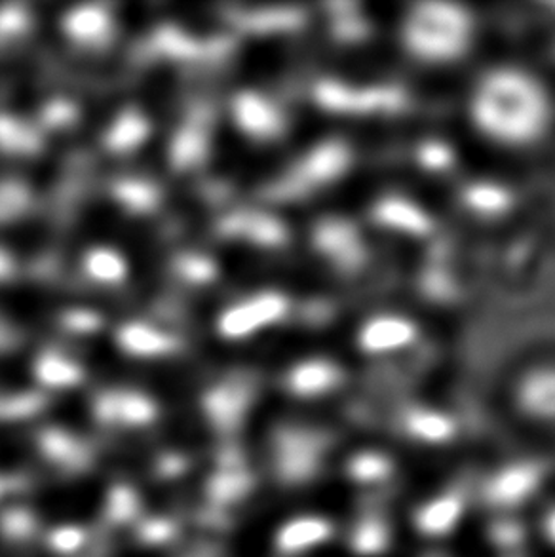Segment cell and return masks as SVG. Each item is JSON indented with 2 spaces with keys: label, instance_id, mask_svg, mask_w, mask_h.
<instances>
[{
  "label": "cell",
  "instance_id": "1",
  "mask_svg": "<svg viewBox=\"0 0 555 557\" xmlns=\"http://www.w3.org/2000/svg\"><path fill=\"white\" fill-rule=\"evenodd\" d=\"M466 113L489 144L526 149L548 134L554 107L541 78L523 67L501 65L472 84Z\"/></svg>",
  "mask_w": 555,
  "mask_h": 557
},
{
  "label": "cell",
  "instance_id": "2",
  "mask_svg": "<svg viewBox=\"0 0 555 557\" xmlns=\"http://www.w3.org/2000/svg\"><path fill=\"white\" fill-rule=\"evenodd\" d=\"M476 23L465 7L419 2L399 22V42L409 58L424 65H447L470 52Z\"/></svg>",
  "mask_w": 555,
  "mask_h": 557
},
{
  "label": "cell",
  "instance_id": "3",
  "mask_svg": "<svg viewBox=\"0 0 555 557\" xmlns=\"http://www.w3.org/2000/svg\"><path fill=\"white\" fill-rule=\"evenodd\" d=\"M293 305L289 295L278 289H263L246 295L240 301L221 310L215 322L219 337L225 341H244L289 317Z\"/></svg>",
  "mask_w": 555,
  "mask_h": 557
},
{
  "label": "cell",
  "instance_id": "4",
  "mask_svg": "<svg viewBox=\"0 0 555 557\" xmlns=\"http://www.w3.org/2000/svg\"><path fill=\"white\" fill-rule=\"evenodd\" d=\"M419 335V324L414 318L396 310H383L361 320L354 343L363 356L386 358L409 350Z\"/></svg>",
  "mask_w": 555,
  "mask_h": 557
},
{
  "label": "cell",
  "instance_id": "5",
  "mask_svg": "<svg viewBox=\"0 0 555 557\" xmlns=\"http://www.w3.org/2000/svg\"><path fill=\"white\" fill-rule=\"evenodd\" d=\"M234 126L257 145L280 141L287 132V116L274 99L259 90H240L231 101Z\"/></svg>",
  "mask_w": 555,
  "mask_h": 557
},
{
  "label": "cell",
  "instance_id": "6",
  "mask_svg": "<svg viewBox=\"0 0 555 557\" xmlns=\"http://www.w3.org/2000/svg\"><path fill=\"white\" fill-rule=\"evenodd\" d=\"M219 238L240 242L251 248L274 249L289 240V228L274 213L263 210L229 211L215 225Z\"/></svg>",
  "mask_w": 555,
  "mask_h": 557
},
{
  "label": "cell",
  "instance_id": "7",
  "mask_svg": "<svg viewBox=\"0 0 555 557\" xmlns=\"http://www.w3.org/2000/svg\"><path fill=\"white\" fill-rule=\"evenodd\" d=\"M211 144L210 113L206 107H196L180 122L168 144V162L173 172L190 174L202 168L210 160Z\"/></svg>",
  "mask_w": 555,
  "mask_h": 557
},
{
  "label": "cell",
  "instance_id": "8",
  "mask_svg": "<svg viewBox=\"0 0 555 557\" xmlns=\"http://www.w3.org/2000/svg\"><path fill=\"white\" fill-rule=\"evenodd\" d=\"M61 30L71 45L86 52H103L119 35V22L111 4H81L61 17Z\"/></svg>",
  "mask_w": 555,
  "mask_h": 557
},
{
  "label": "cell",
  "instance_id": "9",
  "mask_svg": "<svg viewBox=\"0 0 555 557\" xmlns=\"http://www.w3.org/2000/svg\"><path fill=\"white\" fill-rule=\"evenodd\" d=\"M511 399L519 413L536 422H555V360L534 362L511 383Z\"/></svg>",
  "mask_w": 555,
  "mask_h": 557
},
{
  "label": "cell",
  "instance_id": "10",
  "mask_svg": "<svg viewBox=\"0 0 555 557\" xmlns=\"http://www.w3.org/2000/svg\"><path fill=\"white\" fill-rule=\"evenodd\" d=\"M312 248L337 271H354L363 263L366 242L358 226L341 218L322 219L312 228Z\"/></svg>",
  "mask_w": 555,
  "mask_h": 557
},
{
  "label": "cell",
  "instance_id": "11",
  "mask_svg": "<svg viewBox=\"0 0 555 557\" xmlns=\"http://www.w3.org/2000/svg\"><path fill=\"white\" fill-rule=\"evenodd\" d=\"M94 413L106 424L141 429L157 421L160 409L155 398H150L145 392L134 388H109L94 399Z\"/></svg>",
  "mask_w": 555,
  "mask_h": 557
},
{
  "label": "cell",
  "instance_id": "12",
  "mask_svg": "<svg viewBox=\"0 0 555 557\" xmlns=\"http://www.w3.org/2000/svg\"><path fill=\"white\" fill-rule=\"evenodd\" d=\"M114 343L124 355L139 360H160L180 355L185 343L177 333L145 320H134L122 324L114 333Z\"/></svg>",
  "mask_w": 555,
  "mask_h": 557
},
{
  "label": "cell",
  "instance_id": "13",
  "mask_svg": "<svg viewBox=\"0 0 555 557\" xmlns=\"http://www.w3.org/2000/svg\"><path fill=\"white\" fill-rule=\"evenodd\" d=\"M345 383V370L328 356H310L293 363L284 376L285 391L293 398L316 399L337 391Z\"/></svg>",
  "mask_w": 555,
  "mask_h": 557
},
{
  "label": "cell",
  "instance_id": "14",
  "mask_svg": "<svg viewBox=\"0 0 555 557\" xmlns=\"http://www.w3.org/2000/svg\"><path fill=\"white\" fill-rule=\"evenodd\" d=\"M143 60L196 63L203 60V40L173 23H162L150 30L141 46Z\"/></svg>",
  "mask_w": 555,
  "mask_h": 557
},
{
  "label": "cell",
  "instance_id": "15",
  "mask_svg": "<svg viewBox=\"0 0 555 557\" xmlns=\"http://www.w3.org/2000/svg\"><path fill=\"white\" fill-rule=\"evenodd\" d=\"M225 14L234 29L257 37L297 29L305 20L300 10L285 7H234L226 8Z\"/></svg>",
  "mask_w": 555,
  "mask_h": 557
},
{
  "label": "cell",
  "instance_id": "16",
  "mask_svg": "<svg viewBox=\"0 0 555 557\" xmlns=\"http://www.w3.org/2000/svg\"><path fill=\"white\" fill-rule=\"evenodd\" d=\"M107 195L119 210L145 218L160 210L164 202V190L155 180L139 174L119 175L109 183Z\"/></svg>",
  "mask_w": 555,
  "mask_h": 557
},
{
  "label": "cell",
  "instance_id": "17",
  "mask_svg": "<svg viewBox=\"0 0 555 557\" xmlns=\"http://www.w3.org/2000/svg\"><path fill=\"white\" fill-rule=\"evenodd\" d=\"M541 485V472L531 465L516 462L498 470L485 487V495L491 505L511 508L523 505Z\"/></svg>",
  "mask_w": 555,
  "mask_h": 557
},
{
  "label": "cell",
  "instance_id": "18",
  "mask_svg": "<svg viewBox=\"0 0 555 557\" xmlns=\"http://www.w3.org/2000/svg\"><path fill=\"white\" fill-rule=\"evenodd\" d=\"M465 510V500L457 493L435 495L415 510L414 528L427 539H443L460 525Z\"/></svg>",
  "mask_w": 555,
  "mask_h": 557
},
{
  "label": "cell",
  "instance_id": "19",
  "mask_svg": "<svg viewBox=\"0 0 555 557\" xmlns=\"http://www.w3.org/2000/svg\"><path fill=\"white\" fill-rule=\"evenodd\" d=\"M254 394V381L246 376H229L211 384L203 392V409L211 421L218 424H231L236 421L248 407Z\"/></svg>",
  "mask_w": 555,
  "mask_h": 557
},
{
  "label": "cell",
  "instance_id": "20",
  "mask_svg": "<svg viewBox=\"0 0 555 557\" xmlns=\"http://www.w3.org/2000/svg\"><path fill=\"white\" fill-rule=\"evenodd\" d=\"M152 134V121L139 107H126L109 122L103 132V147L111 154H130L141 149Z\"/></svg>",
  "mask_w": 555,
  "mask_h": 557
},
{
  "label": "cell",
  "instance_id": "21",
  "mask_svg": "<svg viewBox=\"0 0 555 557\" xmlns=\"http://www.w3.org/2000/svg\"><path fill=\"white\" fill-rule=\"evenodd\" d=\"M333 523L323 516H299L285 521L284 525L278 529L274 543L278 552L285 556H297L328 543L333 536Z\"/></svg>",
  "mask_w": 555,
  "mask_h": 557
},
{
  "label": "cell",
  "instance_id": "22",
  "mask_svg": "<svg viewBox=\"0 0 555 557\" xmlns=\"http://www.w3.org/2000/svg\"><path fill=\"white\" fill-rule=\"evenodd\" d=\"M33 376L38 384L53 391H67L84 383L86 370L75 356L60 348H42L33 360Z\"/></svg>",
  "mask_w": 555,
  "mask_h": 557
},
{
  "label": "cell",
  "instance_id": "23",
  "mask_svg": "<svg viewBox=\"0 0 555 557\" xmlns=\"http://www.w3.org/2000/svg\"><path fill=\"white\" fill-rule=\"evenodd\" d=\"M45 149V132L23 116L0 111V154L33 159Z\"/></svg>",
  "mask_w": 555,
  "mask_h": 557
},
{
  "label": "cell",
  "instance_id": "24",
  "mask_svg": "<svg viewBox=\"0 0 555 557\" xmlns=\"http://www.w3.org/2000/svg\"><path fill=\"white\" fill-rule=\"evenodd\" d=\"M407 436L414 442L422 445H445L457 434V424L451 414L442 409L432 407H417L407 413L406 421Z\"/></svg>",
  "mask_w": 555,
  "mask_h": 557
},
{
  "label": "cell",
  "instance_id": "25",
  "mask_svg": "<svg viewBox=\"0 0 555 557\" xmlns=\"http://www.w3.org/2000/svg\"><path fill=\"white\" fill-rule=\"evenodd\" d=\"M81 264L84 276L98 286H122L130 276L128 259L111 246H94L86 249Z\"/></svg>",
  "mask_w": 555,
  "mask_h": 557
},
{
  "label": "cell",
  "instance_id": "26",
  "mask_svg": "<svg viewBox=\"0 0 555 557\" xmlns=\"http://www.w3.org/2000/svg\"><path fill=\"white\" fill-rule=\"evenodd\" d=\"M37 208V195L29 183L14 175L0 177V226L17 225Z\"/></svg>",
  "mask_w": 555,
  "mask_h": 557
},
{
  "label": "cell",
  "instance_id": "27",
  "mask_svg": "<svg viewBox=\"0 0 555 557\" xmlns=\"http://www.w3.org/2000/svg\"><path fill=\"white\" fill-rule=\"evenodd\" d=\"M396 474V462L381 449H361L346 462V475L361 487H375Z\"/></svg>",
  "mask_w": 555,
  "mask_h": 557
},
{
  "label": "cell",
  "instance_id": "28",
  "mask_svg": "<svg viewBox=\"0 0 555 557\" xmlns=\"http://www.w3.org/2000/svg\"><path fill=\"white\" fill-rule=\"evenodd\" d=\"M170 274L183 286H210L221 276L213 257L202 251H181L170 261Z\"/></svg>",
  "mask_w": 555,
  "mask_h": 557
},
{
  "label": "cell",
  "instance_id": "29",
  "mask_svg": "<svg viewBox=\"0 0 555 557\" xmlns=\"http://www.w3.org/2000/svg\"><path fill=\"white\" fill-rule=\"evenodd\" d=\"M392 531L381 518H366L354 528L350 550L360 557H379L388 552Z\"/></svg>",
  "mask_w": 555,
  "mask_h": 557
},
{
  "label": "cell",
  "instance_id": "30",
  "mask_svg": "<svg viewBox=\"0 0 555 557\" xmlns=\"http://www.w3.org/2000/svg\"><path fill=\"white\" fill-rule=\"evenodd\" d=\"M35 29V15L25 4H2L0 7V48L15 45L29 37Z\"/></svg>",
  "mask_w": 555,
  "mask_h": 557
},
{
  "label": "cell",
  "instance_id": "31",
  "mask_svg": "<svg viewBox=\"0 0 555 557\" xmlns=\"http://www.w3.org/2000/svg\"><path fill=\"white\" fill-rule=\"evenodd\" d=\"M81 116H83V111L75 101L53 98L40 107L37 126L40 129H48V132H65V129L76 126L81 122Z\"/></svg>",
  "mask_w": 555,
  "mask_h": 557
},
{
  "label": "cell",
  "instance_id": "32",
  "mask_svg": "<svg viewBox=\"0 0 555 557\" xmlns=\"http://www.w3.org/2000/svg\"><path fill=\"white\" fill-rule=\"evenodd\" d=\"M379 218L383 219L384 223L396 226L398 231H424L428 226V219L422 211L415 210L411 203H406L404 200H386L383 206H379Z\"/></svg>",
  "mask_w": 555,
  "mask_h": 557
},
{
  "label": "cell",
  "instance_id": "33",
  "mask_svg": "<svg viewBox=\"0 0 555 557\" xmlns=\"http://www.w3.org/2000/svg\"><path fill=\"white\" fill-rule=\"evenodd\" d=\"M61 330L75 335H90L103 327V317L91 309H67L58 317Z\"/></svg>",
  "mask_w": 555,
  "mask_h": 557
},
{
  "label": "cell",
  "instance_id": "34",
  "mask_svg": "<svg viewBox=\"0 0 555 557\" xmlns=\"http://www.w3.org/2000/svg\"><path fill=\"white\" fill-rule=\"evenodd\" d=\"M466 200L473 210L496 213V211L504 210V206L508 202V195L504 193V188L496 187L493 183H488V185L480 183L468 190Z\"/></svg>",
  "mask_w": 555,
  "mask_h": 557
},
{
  "label": "cell",
  "instance_id": "35",
  "mask_svg": "<svg viewBox=\"0 0 555 557\" xmlns=\"http://www.w3.org/2000/svg\"><path fill=\"white\" fill-rule=\"evenodd\" d=\"M84 541H86V533H84V529L76 528V525L53 529L52 533L48 535V546L55 554H73L83 546Z\"/></svg>",
  "mask_w": 555,
  "mask_h": 557
},
{
  "label": "cell",
  "instance_id": "36",
  "mask_svg": "<svg viewBox=\"0 0 555 557\" xmlns=\"http://www.w3.org/2000/svg\"><path fill=\"white\" fill-rule=\"evenodd\" d=\"M40 445L53 459H67L69 455L76 451L75 440L63 430H46L40 434Z\"/></svg>",
  "mask_w": 555,
  "mask_h": 557
},
{
  "label": "cell",
  "instance_id": "37",
  "mask_svg": "<svg viewBox=\"0 0 555 557\" xmlns=\"http://www.w3.org/2000/svg\"><path fill=\"white\" fill-rule=\"evenodd\" d=\"M23 335L17 325L0 312V356L15 352V348L22 347Z\"/></svg>",
  "mask_w": 555,
  "mask_h": 557
},
{
  "label": "cell",
  "instance_id": "38",
  "mask_svg": "<svg viewBox=\"0 0 555 557\" xmlns=\"http://www.w3.org/2000/svg\"><path fill=\"white\" fill-rule=\"evenodd\" d=\"M15 274H17L15 257L7 248L0 246V286L12 282L15 278Z\"/></svg>",
  "mask_w": 555,
  "mask_h": 557
},
{
  "label": "cell",
  "instance_id": "39",
  "mask_svg": "<svg viewBox=\"0 0 555 557\" xmlns=\"http://www.w3.org/2000/svg\"><path fill=\"white\" fill-rule=\"evenodd\" d=\"M2 525H4V529H7L10 535L14 536L27 535V531H30V520L27 516H14V518H7Z\"/></svg>",
  "mask_w": 555,
  "mask_h": 557
},
{
  "label": "cell",
  "instance_id": "40",
  "mask_svg": "<svg viewBox=\"0 0 555 557\" xmlns=\"http://www.w3.org/2000/svg\"><path fill=\"white\" fill-rule=\"evenodd\" d=\"M542 533H544L546 541L555 548V508H552V510L544 516V520H542Z\"/></svg>",
  "mask_w": 555,
  "mask_h": 557
}]
</instances>
